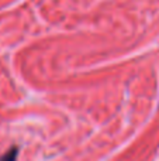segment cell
<instances>
[{
	"instance_id": "cell-1",
	"label": "cell",
	"mask_w": 159,
	"mask_h": 161,
	"mask_svg": "<svg viewBox=\"0 0 159 161\" xmlns=\"http://www.w3.org/2000/svg\"><path fill=\"white\" fill-rule=\"evenodd\" d=\"M17 154H18V148L17 147H10L7 153H4L0 157V161H16Z\"/></svg>"
}]
</instances>
